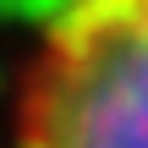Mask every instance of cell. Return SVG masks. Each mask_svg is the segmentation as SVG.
Segmentation results:
<instances>
[{
    "mask_svg": "<svg viewBox=\"0 0 148 148\" xmlns=\"http://www.w3.org/2000/svg\"><path fill=\"white\" fill-rule=\"evenodd\" d=\"M22 143H148V0H66L16 82Z\"/></svg>",
    "mask_w": 148,
    "mask_h": 148,
    "instance_id": "obj_1",
    "label": "cell"
}]
</instances>
